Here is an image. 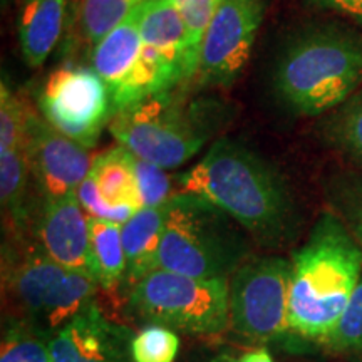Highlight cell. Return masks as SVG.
I'll list each match as a JSON object with an SVG mask.
<instances>
[{
	"instance_id": "cell-28",
	"label": "cell",
	"mask_w": 362,
	"mask_h": 362,
	"mask_svg": "<svg viewBox=\"0 0 362 362\" xmlns=\"http://www.w3.org/2000/svg\"><path fill=\"white\" fill-rule=\"evenodd\" d=\"M136 181L141 206H160L168 203L175 197L170 176L165 168L134 156Z\"/></svg>"
},
{
	"instance_id": "cell-14",
	"label": "cell",
	"mask_w": 362,
	"mask_h": 362,
	"mask_svg": "<svg viewBox=\"0 0 362 362\" xmlns=\"http://www.w3.org/2000/svg\"><path fill=\"white\" fill-rule=\"evenodd\" d=\"M52 362H129V332L111 324L96 305L76 315L51 337Z\"/></svg>"
},
{
	"instance_id": "cell-30",
	"label": "cell",
	"mask_w": 362,
	"mask_h": 362,
	"mask_svg": "<svg viewBox=\"0 0 362 362\" xmlns=\"http://www.w3.org/2000/svg\"><path fill=\"white\" fill-rule=\"evenodd\" d=\"M76 197H78L81 206H83V210L88 214V216H90V218H99L112 221V223L117 225H123L136 214V211H138L131 206H112L111 203H107L103 198V194L99 193L96 181H94L90 175L86 176L83 183L79 185Z\"/></svg>"
},
{
	"instance_id": "cell-1",
	"label": "cell",
	"mask_w": 362,
	"mask_h": 362,
	"mask_svg": "<svg viewBox=\"0 0 362 362\" xmlns=\"http://www.w3.org/2000/svg\"><path fill=\"white\" fill-rule=\"evenodd\" d=\"M180 187L232 216L262 245L279 247L296 228V203L284 176L228 138L181 175Z\"/></svg>"
},
{
	"instance_id": "cell-19",
	"label": "cell",
	"mask_w": 362,
	"mask_h": 362,
	"mask_svg": "<svg viewBox=\"0 0 362 362\" xmlns=\"http://www.w3.org/2000/svg\"><path fill=\"white\" fill-rule=\"evenodd\" d=\"M89 269L104 288H112L123 282L126 253L121 225L89 216Z\"/></svg>"
},
{
	"instance_id": "cell-10",
	"label": "cell",
	"mask_w": 362,
	"mask_h": 362,
	"mask_svg": "<svg viewBox=\"0 0 362 362\" xmlns=\"http://www.w3.org/2000/svg\"><path fill=\"white\" fill-rule=\"evenodd\" d=\"M264 21V0H221L203 35L194 79L202 86H230L250 59Z\"/></svg>"
},
{
	"instance_id": "cell-15",
	"label": "cell",
	"mask_w": 362,
	"mask_h": 362,
	"mask_svg": "<svg viewBox=\"0 0 362 362\" xmlns=\"http://www.w3.org/2000/svg\"><path fill=\"white\" fill-rule=\"evenodd\" d=\"M40 252L67 269H89V216L76 194L42 198L35 215ZM93 275V274H90Z\"/></svg>"
},
{
	"instance_id": "cell-5",
	"label": "cell",
	"mask_w": 362,
	"mask_h": 362,
	"mask_svg": "<svg viewBox=\"0 0 362 362\" xmlns=\"http://www.w3.org/2000/svg\"><path fill=\"white\" fill-rule=\"evenodd\" d=\"M220 208L189 193L170 200L158 267L193 279L232 277L248 260V243Z\"/></svg>"
},
{
	"instance_id": "cell-12",
	"label": "cell",
	"mask_w": 362,
	"mask_h": 362,
	"mask_svg": "<svg viewBox=\"0 0 362 362\" xmlns=\"http://www.w3.org/2000/svg\"><path fill=\"white\" fill-rule=\"evenodd\" d=\"M24 148L42 198L76 194L93 168L88 148L57 131L33 107H27Z\"/></svg>"
},
{
	"instance_id": "cell-24",
	"label": "cell",
	"mask_w": 362,
	"mask_h": 362,
	"mask_svg": "<svg viewBox=\"0 0 362 362\" xmlns=\"http://www.w3.org/2000/svg\"><path fill=\"white\" fill-rule=\"evenodd\" d=\"M330 206L362 248V176H336L327 187Z\"/></svg>"
},
{
	"instance_id": "cell-8",
	"label": "cell",
	"mask_w": 362,
	"mask_h": 362,
	"mask_svg": "<svg viewBox=\"0 0 362 362\" xmlns=\"http://www.w3.org/2000/svg\"><path fill=\"white\" fill-rule=\"evenodd\" d=\"M291 262L280 257L245 260L230 280V325L248 341L282 337L288 327Z\"/></svg>"
},
{
	"instance_id": "cell-27",
	"label": "cell",
	"mask_w": 362,
	"mask_h": 362,
	"mask_svg": "<svg viewBox=\"0 0 362 362\" xmlns=\"http://www.w3.org/2000/svg\"><path fill=\"white\" fill-rule=\"evenodd\" d=\"M27 107L6 79L0 83V151L24 148Z\"/></svg>"
},
{
	"instance_id": "cell-29",
	"label": "cell",
	"mask_w": 362,
	"mask_h": 362,
	"mask_svg": "<svg viewBox=\"0 0 362 362\" xmlns=\"http://www.w3.org/2000/svg\"><path fill=\"white\" fill-rule=\"evenodd\" d=\"M176 11L180 12L181 19L185 21L188 30L189 47H192L193 56L197 61L200 59V47L203 35L211 17L215 16L216 8L221 4V0H171Z\"/></svg>"
},
{
	"instance_id": "cell-9",
	"label": "cell",
	"mask_w": 362,
	"mask_h": 362,
	"mask_svg": "<svg viewBox=\"0 0 362 362\" xmlns=\"http://www.w3.org/2000/svg\"><path fill=\"white\" fill-rule=\"evenodd\" d=\"M37 103L49 124L88 149L112 117L110 90L93 67L56 69L40 89Z\"/></svg>"
},
{
	"instance_id": "cell-7",
	"label": "cell",
	"mask_w": 362,
	"mask_h": 362,
	"mask_svg": "<svg viewBox=\"0 0 362 362\" xmlns=\"http://www.w3.org/2000/svg\"><path fill=\"white\" fill-rule=\"evenodd\" d=\"M98 280L86 270L67 269L42 252L29 253L8 272V288L42 329H61L93 304Z\"/></svg>"
},
{
	"instance_id": "cell-4",
	"label": "cell",
	"mask_w": 362,
	"mask_h": 362,
	"mask_svg": "<svg viewBox=\"0 0 362 362\" xmlns=\"http://www.w3.org/2000/svg\"><path fill=\"white\" fill-rule=\"evenodd\" d=\"M220 121V103L175 88L115 112L107 128L136 158L170 170L197 155Z\"/></svg>"
},
{
	"instance_id": "cell-26",
	"label": "cell",
	"mask_w": 362,
	"mask_h": 362,
	"mask_svg": "<svg viewBox=\"0 0 362 362\" xmlns=\"http://www.w3.org/2000/svg\"><path fill=\"white\" fill-rule=\"evenodd\" d=\"M178 351L180 337L163 325H149L131 339L133 362H175Z\"/></svg>"
},
{
	"instance_id": "cell-22",
	"label": "cell",
	"mask_w": 362,
	"mask_h": 362,
	"mask_svg": "<svg viewBox=\"0 0 362 362\" xmlns=\"http://www.w3.org/2000/svg\"><path fill=\"white\" fill-rule=\"evenodd\" d=\"M51 339L30 320L11 322L4 330L0 362H52Z\"/></svg>"
},
{
	"instance_id": "cell-23",
	"label": "cell",
	"mask_w": 362,
	"mask_h": 362,
	"mask_svg": "<svg viewBox=\"0 0 362 362\" xmlns=\"http://www.w3.org/2000/svg\"><path fill=\"white\" fill-rule=\"evenodd\" d=\"M146 0H83L81 4V27L84 37L96 44L131 12L139 8Z\"/></svg>"
},
{
	"instance_id": "cell-33",
	"label": "cell",
	"mask_w": 362,
	"mask_h": 362,
	"mask_svg": "<svg viewBox=\"0 0 362 362\" xmlns=\"http://www.w3.org/2000/svg\"><path fill=\"white\" fill-rule=\"evenodd\" d=\"M221 362H223V361H221Z\"/></svg>"
},
{
	"instance_id": "cell-6",
	"label": "cell",
	"mask_w": 362,
	"mask_h": 362,
	"mask_svg": "<svg viewBox=\"0 0 362 362\" xmlns=\"http://www.w3.org/2000/svg\"><path fill=\"white\" fill-rule=\"evenodd\" d=\"M129 305L153 325L214 336L230 324V284L158 269L131 288Z\"/></svg>"
},
{
	"instance_id": "cell-18",
	"label": "cell",
	"mask_w": 362,
	"mask_h": 362,
	"mask_svg": "<svg viewBox=\"0 0 362 362\" xmlns=\"http://www.w3.org/2000/svg\"><path fill=\"white\" fill-rule=\"evenodd\" d=\"M89 175L96 181L104 200L112 206L143 208L136 181L134 155L126 148L116 146L99 155Z\"/></svg>"
},
{
	"instance_id": "cell-21",
	"label": "cell",
	"mask_w": 362,
	"mask_h": 362,
	"mask_svg": "<svg viewBox=\"0 0 362 362\" xmlns=\"http://www.w3.org/2000/svg\"><path fill=\"white\" fill-rule=\"evenodd\" d=\"M322 136L362 168V88L324 121Z\"/></svg>"
},
{
	"instance_id": "cell-16",
	"label": "cell",
	"mask_w": 362,
	"mask_h": 362,
	"mask_svg": "<svg viewBox=\"0 0 362 362\" xmlns=\"http://www.w3.org/2000/svg\"><path fill=\"white\" fill-rule=\"evenodd\" d=\"M170 202L160 206L139 208L126 223L121 225V237L126 253L124 280L131 288L146 275L160 269L158 252L165 223L168 218Z\"/></svg>"
},
{
	"instance_id": "cell-32",
	"label": "cell",
	"mask_w": 362,
	"mask_h": 362,
	"mask_svg": "<svg viewBox=\"0 0 362 362\" xmlns=\"http://www.w3.org/2000/svg\"><path fill=\"white\" fill-rule=\"evenodd\" d=\"M237 362H274V359L267 349H257L243 354Z\"/></svg>"
},
{
	"instance_id": "cell-20",
	"label": "cell",
	"mask_w": 362,
	"mask_h": 362,
	"mask_svg": "<svg viewBox=\"0 0 362 362\" xmlns=\"http://www.w3.org/2000/svg\"><path fill=\"white\" fill-rule=\"evenodd\" d=\"M29 160L25 148L4 149L0 151V200L2 210L8 216V221L22 233L27 228L30 218L29 210Z\"/></svg>"
},
{
	"instance_id": "cell-2",
	"label": "cell",
	"mask_w": 362,
	"mask_h": 362,
	"mask_svg": "<svg viewBox=\"0 0 362 362\" xmlns=\"http://www.w3.org/2000/svg\"><path fill=\"white\" fill-rule=\"evenodd\" d=\"M362 277V248L332 210L293 252L288 282L291 332L322 341L336 327Z\"/></svg>"
},
{
	"instance_id": "cell-17",
	"label": "cell",
	"mask_w": 362,
	"mask_h": 362,
	"mask_svg": "<svg viewBox=\"0 0 362 362\" xmlns=\"http://www.w3.org/2000/svg\"><path fill=\"white\" fill-rule=\"evenodd\" d=\"M67 0H25L19 16V44L25 64L39 67L62 34Z\"/></svg>"
},
{
	"instance_id": "cell-11",
	"label": "cell",
	"mask_w": 362,
	"mask_h": 362,
	"mask_svg": "<svg viewBox=\"0 0 362 362\" xmlns=\"http://www.w3.org/2000/svg\"><path fill=\"white\" fill-rule=\"evenodd\" d=\"M139 13L141 7L94 44L93 69L110 90L112 115L165 90L143 59Z\"/></svg>"
},
{
	"instance_id": "cell-13",
	"label": "cell",
	"mask_w": 362,
	"mask_h": 362,
	"mask_svg": "<svg viewBox=\"0 0 362 362\" xmlns=\"http://www.w3.org/2000/svg\"><path fill=\"white\" fill-rule=\"evenodd\" d=\"M143 57L168 89L194 79L198 61L189 47L188 30L171 0H146L139 13Z\"/></svg>"
},
{
	"instance_id": "cell-31",
	"label": "cell",
	"mask_w": 362,
	"mask_h": 362,
	"mask_svg": "<svg viewBox=\"0 0 362 362\" xmlns=\"http://www.w3.org/2000/svg\"><path fill=\"white\" fill-rule=\"evenodd\" d=\"M312 2L342 13L357 24H362V0H312Z\"/></svg>"
},
{
	"instance_id": "cell-25",
	"label": "cell",
	"mask_w": 362,
	"mask_h": 362,
	"mask_svg": "<svg viewBox=\"0 0 362 362\" xmlns=\"http://www.w3.org/2000/svg\"><path fill=\"white\" fill-rule=\"evenodd\" d=\"M320 342L332 352L362 354V277L337 325Z\"/></svg>"
},
{
	"instance_id": "cell-3",
	"label": "cell",
	"mask_w": 362,
	"mask_h": 362,
	"mask_svg": "<svg viewBox=\"0 0 362 362\" xmlns=\"http://www.w3.org/2000/svg\"><path fill=\"white\" fill-rule=\"evenodd\" d=\"M272 84L293 115L336 110L362 88V34L334 24L307 27L285 42Z\"/></svg>"
}]
</instances>
